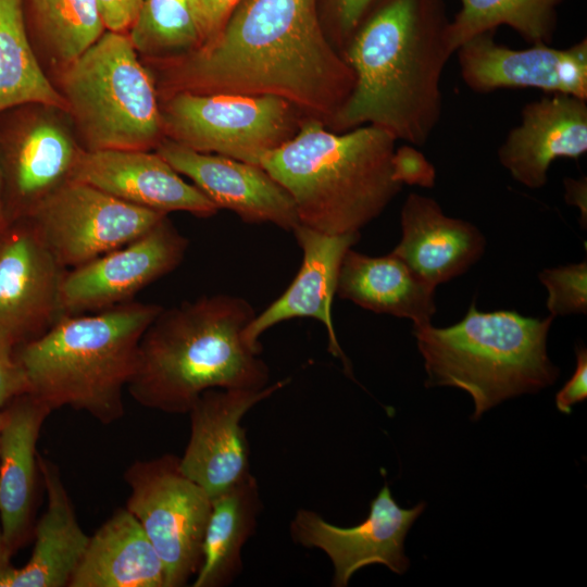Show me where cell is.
Wrapping results in <instances>:
<instances>
[{
    "mask_svg": "<svg viewBox=\"0 0 587 587\" xmlns=\"http://www.w3.org/2000/svg\"><path fill=\"white\" fill-rule=\"evenodd\" d=\"M65 270L29 223L0 237V329L27 342L59 319Z\"/></svg>",
    "mask_w": 587,
    "mask_h": 587,
    "instance_id": "cell-15",
    "label": "cell"
},
{
    "mask_svg": "<svg viewBox=\"0 0 587 587\" xmlns=\"http://www.w3.org/2000/svg\"><path fill=\"white\" fill-rule=\"evenodd\" d=\"M11 402L2 413L0 434V532L12 552L28 527L38 466L36 445L52 411L28 392Z\"/></svg>",
    "mask_w": 587,
    "mask_h": 587,
    "instance_id": "cell-22",
    "label": "cell"
},
{
    "mask_svg": "<svg viewBox=\"0 0 587 587\" xmlns=\"http://www.w3.org/2000/svg\"><path fill=\"white\" fill-rule=\"evenodd\" d=\"M143 0H97L98 10L110 32L123 33L132 27Z\"/></svg>",
    "mask_w": 587,
    "mask_h": 587,
    "instance_id": "cell-36",
    "label": "cell"
},
{
    "mask_svg": "<svg viewBox=\"0 0 587 587\" xmlns=\"http://www.w3.org/2000/svg\"><path fill=\"white\" fill-rule=\"evenodd\" d=\"M449 23L445 0H378L345 48L354 86L327 127L372 125L425 145L441 117V78L454 53Z\"/></svg>",
    "mask_w": 587,
    "mask_h": 587,
    "instance_id": "cell-2",
    "label": "cell"
},
{
    "mask_svg": "<svg viewBox=\"0 0 587 587\" xmlns=\"http://www.w3.org/2000/svg\"><path fill=\"white\" fill-rule=\"evenodd\" d=\"M564 199L567 204L575 205L580 211L582 225L584 227L587 223V179L586 177H580L578 179L564 178Z\"/></svg>",
    "mask_w": 587,
    "mask_h": 587,
    "instance_id": "cell-38",
    "label": "cell"
},
{
    "mask_svg": "<svg viewBox=\"0 0 587 587\" xmlns=\"http://www.w3.org/2000/svg\"><path fill=\"white\" fill-rule=\"evenodd\" d=\"M79 154L71 139L50 123L35 125L21 138L11 157L10 174L27 216L47 195L72 178Z\"/></svg>",
    "mask_w": 587,
    "mask_h": 587,
    "instance_id": "cell-27",
    "label": "cell"
},
{
    "mask_svg": "<svg viewBox=\"0 0 587 587\" xmlns=\"http://www.w3.org/2000/svg\"><path fill=\"white\" fill-rule=\"evenodd\" d=\"M548 291L547 308L552 316L586 314L587 262L545 268L538 275Z\"/></svg>",
    "mask_w": 587,
    "mask_h": 587,
    "instance_id": "cell-31",
    "label": "cell"
},
{
    "mask_svg": "<svg viewBox=\"0 0 587 587\" xmlns=\"http://www.w3.org/2000/svg\"><path fill=\"white\" fill-rule=\"evenodd\" d=\"M240 0H198L197 15L202 43L211 39L224 25Z\"/></svg>",
    "mask_w": 587,
    "mask_h": 587,
    "instance_id": "cell-37",
    "label": "cell"
},
{
    "mask_svg": "<svg viewBox=\"0 0 587 587\" xmlns=\"http://www.w3.org/2000/svg\"><path fill=\"white\" fill-rule=\"evenodd\" d=\"M425 508L424 502L400 508L385 483L371 501L366 519L358 525L340 527L312 510L300 509L290 523V535L305 548L324 551L334 566L333 586L346 587L357 571L371 564L403 574L410 565L404 539Z\"/></svg>",
    "mask_w": 587,
    "mask_h": 587,
    "instance_id": "cell-12",
    "label": "cell"
},
{
    "mask_svg": "<svg viewBox=\"0 0 587 587\" xmlns=\"http://www.w3.org/2000/svg\"><path fill=\"white\" fill-rule=\"evenodd\" d=\"M161 310L159 304L132 300L59 319L15 354L28 394L51 411L70 407L103 425L118 421L140 338Z\"/></svg>",
    "mask_w": 587,
    "mask_h": 587,
    "instance_id": "cell-5",
    "label": "cell"
},
{
    "mask_svg": "<svg viewBox=\"0 0 587 587\" xmlns=\"http://www.w3.org/2000/svg\"><path fill=\"white\" fill-rule=\"evenodd\" d=\"M251 303L218 294L160 311L140 338L127 390L142 407L188 413L208 389H261L270 370L243 341Z\"/></svg>",
    "mask_w": 587,
    "mask_h": 587,
    "instance_id": "cell-3",
    "label": "cell"
},
{
    "mask_svg": "<svg viewBox=\"0 0 587 587\" xmlns=\"http://www.w3.org/2000/svg\"><path fill=\"white\" fill-rule=\"evenodd\" d=\"M460 10L450 20L452 50L470 38L505 25L527 43L550 45L558 25L559 8L566 0H459Z\"/></svg>",
    "mask_w": 587,
    "mask_h": 587,
    "instance_id": "cell-28",
    "label": "cell"
},
{
    "mask_svg": "<svg viewBox=\"0 0 587 587\" xmlns=\"http://www.w3.org/2000/svg\"><path fill=\"white\" fill-rule=\"evenodd\" d=\"M587 398V350L585 347L576 348V369L571 378L555 395L557 409L570 414L572 407Z\"/></svg>",
    "mask_w": 587,
    "mask_h": 587,
    "instance_id": "cell-35",
    "label": "cell"
},
{
    "mask_svg": "<svg viewBox=\"0 0 587 587\" xmlns=\"http://www.w3.org/2000/svg\"><path fill=\"white\" fill-rule=\"evenodd\" d=\"M189 240L167 216L135 240L67 270L60 287L61 317L129 302L141 289L174 271Z\"/></svg>",
    "mask_w": 587,
    "mask_h": 587,
    "instance_id": "cell-11",
    "label": "cell"
},
{
    "mask_svg": "<svg viewBox=\"0 0 587 587\" xmlns=\"http://www.w3.org/2000/svg\"><path fill=\"white\" fill-rule=\"evenodd\" d=\"M1 425H2V414L0 413V434H1Z\"/></svg>",
    "mask_w": 587,
    "mask_h": 587,
    "instance_id": "cell-41",
    "label": "cell"
},
{
    "mask_svg": "<svg viewBox=\"0 0 587 587\" xmlns=\"http://www.w3.org/2000/svg\"><path fill=\"white\" fill-rule=\"evenodd\" d=\"M123 201L163 214L183 211L210 217L218 208L185 182L158 152L102 149L80 152L72 174Z\"/></svg>",
    "mask_w": 587,
    "mask_h": 587,
    "instance_id": "cell-18",
    "label": "cell"
},
{
    "mask_svg": "<svg viewBox=\"0 0 587 587\" xmlns=\"http://www.w3.org/2000/svg\"><path fill=\"white\" fill-rule=\"evenodd\" d=\"M391 176L400 185L433 188L436 168L416 146L405 143L396 148L391 157Z\"/></svg>",
    "mask_w": 587,
    "mask_h": 587,
    "instance_id": "cell-32",
    "label": "cell"
},
{
    "mask_svg": "<svg viewBox=\"0 0 587 587\" xmlns=\"http://www.w3.org/2000/svg\"><path fill=\"white\" fill-rule=\"evenodd\" d=\"M157 152L218 209L233 211L245 223H271L287 232L300 224L291 196L261 166L198 152L167 138Z\"/></svg>",
    "mask_w": 587,
    "mask_h": 587,
    "instance_id": "cell-16",
    "label": "cell"
},
{
    "mask_svg": "<svg viewBox=\"0 0 587 587\" xmlns=\"http://www.w3.org/2000/svg\"><path fill=\"white\" fill-rule=\"evenodd\" d=\"M354 80L315 0H240L211 39L168 62L164 84L170 93L278 97L327 127Z\"/></svg>",
    "mask_w": 587,
    "mask_h": 587,
    "instance_id": "cell-1",
    "label": "cell"
},
{
    "mask_svg": "<svg viewBox=\"0 0 587 587\" xmlns=\"http://www.w3.org/2000/svg\"><path fill=\"white\" fill-rule=\"evenodd\" d=\"M68 587H165V571L136 517L118 509L89 537Z\"/></svg>",
    "mask_w": 587,
    "mask_h": 587,
    "instance_id": "cell-24",
    "label": "cell"
},
{
    "mask_svg": "<svg viewBox=\"0 0 587 587\" xmlns=\"http://www.w3.org/2000/svg\"><path fill=\"white\" fill-rule=\"evenodd\" d=\"M261 509L252 474L212 498L193 587H223L236 579L242 569V548L255 530Z\"/></svg>",
    "mask_w": 587,
    "mask_h": 587,
    "instance_id": "cell-25",
    "label": "cell"
},
{
    "mask_svg": "<svg viewBox=\"0 0 587 587\" xmlns=\"http://www.w3.org/2000/svg\"><path fill=\"white\" fill-rule=\"evenodd\" d=\"M53 53L68 64L103 34L97 0H32Z\"/></svg>",
    "mask_w": 587,
    "mask_h": 587,
    "instance_id": "cell-30",
    "label": "cell"
},
{
    "mask_svg": "<svg viewBox=\"0 0 587 587\" xmlns=\"http://www.w3.org/2000/svg\"><path fill=\"white\" fill-rule=\"evenodd\" d=\"M495 32L464 41L455 51L460 76L476 93L533 88L587 100V39L566 48L534 43L513 49L498 43Z\"/></svg>",
    "mask_w": 587,
    "mask_h": 587,
    "instance_id": "cell-14",
    "label": "cell"
},
{
    "mask_svg": "<svg viewBox=\"0 0 587 587\" xmlns=\"http://www.w3.org/2000/svg\"><path fill=\"white\" fill-rule=\"evenodd\" d=\"M435 289L391 252L370 257L350 248L344 255L336 295L375 313L430 323Z\"/></svg>",
    "mask_w": 587,
    "mask_h": 587,
    "instance_id": "cell-23",
    "label": "cell"
},
{
    "mask_svg": "<svg viewBox=\"0 0 587 587\" xmlns=\"http://www.w3.org/2000/svg\"><path fill=\"white\" fill-rule=\"evenodd\" d=\"M587 152V100L553 93L526 103L498 149L500 164L517 183L544 187L553 161Z\"/></svg>",
    "mask_w": 587,
    "mask_h": 587,
    "instance_id": "cell-19",
    "label": "cell"
},
{
    "mask_svg": "<svg viewBox=\"0 0 587 587\" xmlns=\"http://www.w3.org/2000/svg\"><path fill=\"white\" fill-rule=\"evenodd\" d=\"M5 223H7L5 215L3 212V207H2L1 197H0V233L4 232Z\"/></svg>",
    "mask_w": 587,
    "mask_h": 587,
    "instance_id": "cell-40",
    "label": "cell"
},
{
    "mask_svg": "<svg viewBox=\"0 0 587 587\" xmlns=\"http://www.w3.org/2000/svg\"><path fill=\"white\" fill-rule=\"evenodd\" d=\"M288 383L285 378L261 389L213 388L202 392L188 412L190 436L179 458L180 471L211 498L250 475V449L241 420Z\"/></svg>",
    "mask_w": 587,
    "mask_h": 587,
    "instance_id": "cell-13",
    "label": "cell"
},
{
    "mask_svg": "<svg viewBox=\"0 0 587 587\" xmlns=\"http://www.w3.org/2000/svg\"><path fill=\"white\" fill-rule=\"evenodd\" d=\"M25 103L67 110L32 50L22 0H0V112Z\"/></svg>",
    "mask_w": 587,
    "mask_h": 587,
    "instance_id": "cell-26",
    "label": "cell"
},
{
    "mask_svg": "<svg viewBox=\"0 0 587 587\" xmlns=\"http://www.w3.org/2000/svg\"><path fill=\"white\" fill-rule=\"evenodd\" d=\"M378 0H333L336 33L340 43H347Z\"/></svg>",
    "mask_w": 587,
    "mask_h": 587,
    "instance_id": "cell-34",
    "label": "cell"
},
{
    "mask_svg": "<svg viewBox=\"0 0 587 587\" xmlns=\"http://www.w3.org/2000/svg\"><path fill=\"white\" fill-rule=\"evenodd\" d=\"M553 317L482 312L472 303L452 326L413 325L427 374L425 386L465 390L475 405L471 419L478 420L503 400L553 385L560 374L547 353Z\"/></svg>",
    "mask_w": 587,
    "mask_h": 587,
    "instance_id": "cell-6",
    "label": "cell"
},
{
    "mask_svg": "<svg viewBox=\"0 0 587 587\" xmlns=\"http://www.w3.org/2000/svg\"><path fill=\"white\" fill-rule=\"evenodd\" d=\"M291 233L302 251L301 266L289 287L247 325L243 341L261 354L260 337L264 332L285 321L311 317L325 326L329 353L342 361L351 376L350 362L335 333L332 304L342 258L359 241L360 233L330 235L302 224Z\"/></svg>",
    "mask_w": 587,
    "mask_h": 587,
    "instance_id": "cell-17",
    "label": "cell"
},
{
    "mask_svg": "<svg viewBox=\"0 0 587 587\" xmlns=\"http://www.w3.org/2000/svg\"><path fill=\"white\" fill-rule=\"evenodd\" d=\"M15 344L0 329V408L28 392L25 373L13 354Z\"/></svg>",
    "mask_w": 587,
    "mask_h": 587,
    "instance_id": "cell-33",
    "label": "cell"
},
{
    "mask_svg": "<svg viewBox=\"0 0 587 587\" xmlns=\"http://www.w3.org/2000/svg\"><path fill=\"white\" fill-rule=\"evenodd\" d=\"M165 216L71 178L34 208L28 223L55 260L72 270L127 245Z\"/></svg>",
    "mask_w": 587,
    "mask_h": 587,
    "instance_id": "cell-10",
    "label": "cell"
},
{
    "mask_svg": "<svg viewBox=\"0 0 587 587\" xmlns=\"http://www.w3.org/2000/svg\"><path fill=\"white\" fill-rule=\"evenodd\" d=\"M11 551L7 548L2 540L1 532H0V572L9 566V555Z\"/></svg>",
    "mask_w": 587,
    "mask_h": 587,
    "instance_id": "cell-39",
    "label": "cell"
},
{
    "mask_svg": "<svg viewBox=\"0 0 587 587\" xmlns=\"http://www.w3.org/2000/svg\"><path fill=\"white\" fill-rule=\"evenodd\" d=\"M124 478L130 489L126 509L158 552L165 587L185 586L201 563L212 498L180 471L173 454L137 460Z\"/></svg>",
    "mask_w": 587,
    "mask_h": 587,
    "instance_id": "cell-9",
    "label": "cell"
},
{
    "mask_svg": "<svg viewBox=\"0 0 587 587\" xmlns=\"http://www.w3.org/2000/svg\"><path fill=\"white\" fill-rule=\"evenodd\" d=\"M396 142L376 126L336 133L308 117L260 166L291 196L300 224L330 235L360 233L403 187L391 176Z\"/></svg>",
    "mask_w": 587,
    "mask_h": 587,
    "instance_id": "cell-4",
    "label": "cell"
},
{
    "mask_svg": "<svg viewBox=\"0 0 587 587\" xmlns=\"http://www.w3.org/2000/svg\"><path fill=\"white\" fill-rule=\"evenodd\" d=\"M400 223L402 236L391 253L434 287L465 273L485 251L476 226L446 215L429 197L410 193Z\"/></svg>",
    "mask_w": 587,
    "mask_h": 587,
    "instance_id": "cell-20",
    "label": "cell"
},
{
    "mask_svg": "<svg viewBox=\"0 0 587 587\" xmlns=\"http://www.w3.org/2000/svg\"><path fill=\"white\" fill-rule=\"evenodd\" d=\"M62 85L88 150H148L163 139L153 83L123 33L102 34L66 64Z\"/></svg>",
    "mask_w": 587,
    "mask_h": 587,
    "instance_id": "cell-7",
    "label": "cell"
},
{
    "mask_svg": "<svg viewBox=\"0 0 587 587\" xmlns=\"http://www.w3.org/2000/svg\"><path fill=\"white\" fill-rule=\"evenodd\" d=\"M37 463L47 491V509L37 523L28 562L20 569H3L0 587H68L89 541L58 466L39 454Z\"/></svg>",
    "mask_w": 587,
    "mask_h": 587,
    "instance_id": "cell-21",
    "label": "cell"
},
{
    "mask_svg": "<svg viewBox=\"0 0 587 587\" xmlns=\"http://www.w3.org/2000/svg\"><path fill=\"white\" fill-rule=\"evenodd\" d=\"M163 135L182 146L249 164L295 137L301 112L274 96L179 91L161 111Z\"/></svg>",
    "mask_w": 587,
    "mask_h": 587,
    "instance_id": "cell-8",
    "label": "cell"
},
{
    "mask_svg": "<svg viewBox=\"0 0 587 587\" xmlns=\"http://www.w3.org/2000/svg\"><path fill=\"white\" fill-rule=\"evenodd\" d=\"M198 0H143L132 25L134 48L150 55L186 53L202 45Z\"/></svg>",
    "mask_w": 587,
    "mask_h": 587,
    "instance_id": "cell-29",
    "label": "cell"
}]
</instances>
